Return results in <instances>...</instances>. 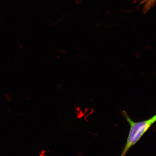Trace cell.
I'll return each mask as SVG.
<instances>
[{
  "instance_id": "obj_1",
  "label": "cell",
  "mask_w": 156,
  "mask_h": 156,
  "mask_svg": "<svg viewBox=\"0 0 156 156\" xmlns=\"http://www.w3.org/2000/svg\"><path fill=\"white\" fill-rule=\"evenodd\" d=\"M122 113L130 125V129L126 143L120 156H126L131 148L140 140L156 122V114L147 120L135 122L131 119L126 111H122Z\"/></svg>"
},
{
  "instance_id": "obj_2",
  "label": "cell",
  "mask_w": 156,
  "mask_h": 156,
  "mask_svg": "<svg viewBox=\"0 0 156 156\" xmlns=\"http://www.w3.org/2000/svg\"><path fill=\"white\" fill-rule=\"evenodd\" d=\"M156 0H142L140 5H143V12L147 13L155 5Z\"/></svg>"
}]
</instances>
